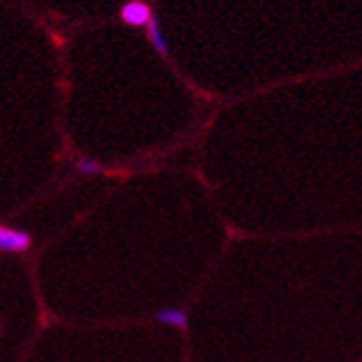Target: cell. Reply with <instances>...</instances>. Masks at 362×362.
Listing matches in <instances>:
<instances>
[{
  "mask_svg": "<svg viewBox=\"0 0 362 362\" xmlns=\"http://www.w3.org/2000/svg\"><path fill=\"white\" fill-rule=\"evenodd\" d=\"M31 245H34V240H31L27 231L0 225V251H5V254H27Z\"/></svg>",
  "mask_w": 362,
  "mask_h": 362,
  "instance_id": "obj_1",
  "label": "cell"
},
{
  "mask_svg": "<svg viewBox=\"0 0 362 362\" xmlns=\"http://www.w3.org/2000/svg\"><path fill=\"white\" fill-rule=\"evenodd\" d=\"M151 9L143 0H129L127 5H122L120 9V21L129 27H145L151 18Z\"/></svg>",
  "mask_w": 362,
  "mask_h": 362,
  "instance_id": "obj_2",
  "label": "cell"
},
{
  "mask_svg": "<svg viewBox=\"0 0 362 362\" xmlns=\"http://www.w3.org/2000/svg\"><path fill=\"white\" fill-rule=\"evenodd\" d=\"M156 322L167 325V327H176V329H185L189 318H187V311L182 307H165L160 311H156Z\"/></svg>",
  "mask_w": 362,
  "mask_h": 362,
  "instance_id": "obj_3",
  "label": "cell"
},
{
  "mask_svg": "<svg viewBox=\"0 0 362 362\" xmlns=\"http://www.w3.org/2000/svg\"><path fill=\"white\" fill-rule=\"evenodd\" d=\"M76 169L81 171V174H100V165H96V163H91V160H81L76 165Z\"/></svg>",
  "mask_w": 362,
  "mask_h": 362,
  "instance_id": "obj_4",
  "label": "cell"
}]
</instances>
